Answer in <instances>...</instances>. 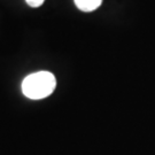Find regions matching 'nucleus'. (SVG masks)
<instances>
[{
    "label": "nucleus",
    "mask_w": 155,
    "mask_h": 155,
    "mask_svg": "<svg viewBox=\"0 0 155 155\" xmlns=\"http://www.w3.org/2000/svg\"><path fill=\"white\" fill-rule=\"evenodd\" d=\"M56 87V78L50 71L33 72L23 79V94L32 100H40L50 97Z\"/></svg>",
    "instance_id": "1"
},
{
    "label": "nucleus",
    "mask_w": 155,
    "mask_h": 155,
    "mask_svg": "<svg viewBox=\"0 0 155 155\" xmlns=\"http://www.w3.org/2000/svg\"><path fill=\"white\" fill-rule=\"evenodd\" d=\"M74 1L79 11L85 13L95 11L102 4V0H74Z\"/></svg>",
    "instance_id": "2"
},
{
    "label": "nucleus",
    "mask_w": 155,
    "mask_h": 155,
    "mask_svg": "<svg viewBox=\"0 0 155 155\" xmlns=\"http://www.w3.org/2000/svg\"><path fill=\"white\" fill-rule=\"evenodd\" d=\"M25 1L30 7H39L44 4L45 0H25Z\"/></svg>",
    "instance_id": "3"
}]
</instances>
